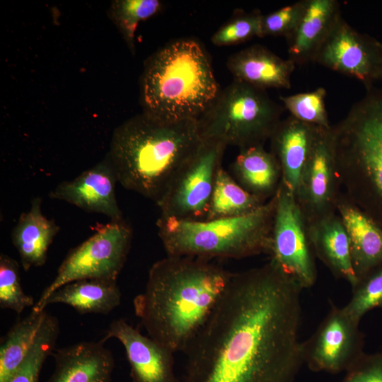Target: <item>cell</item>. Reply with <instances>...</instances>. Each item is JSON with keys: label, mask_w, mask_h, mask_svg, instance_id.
Listing matches in <instances>:
<instances>
[{"label": "cell", "mask_w": 382, "mask_h": 382, "mask_svg": "<svg viewBox=\"0 0 382 382\" xmlns=\"http://www.w3.org/2000/svg\"><path fill=\"white\" fill-rule=\"evenodd\" d=\"M232 170L240 185L265 202L275 195L282 180L279 162L264 146L240 150Z\"/></svg>", "instance_id": "24"}, {"label": "cell", "mask_w": 382, "mask_h": 382, "mask_svg": "<svg viewBox=\"0 0 382 382\" xmlns=\"http://www.w3.org/2000/svg\"><path fill=\"white\" fill-rule=\"evenodd\" d=\"M302 289L270 260L233 272L184 352L179 382H294L304 364Z\"/></svg>", "instance_id": "1"}, {"label": "cell", "mask_w": 382, "mask_h": 382, "mask_svg": "<svg viewBox=\"0 0 382 382\" xmlns=\"http://www.w3.org/2000/svg\"><path fill=\"white\" fill-rule=\"evenodd\" d=\"M19 264L11 257L0 255V307L21 314L35 304L33 296L24 292L20 277Z\"/></svg>", "instance_id": "30"}, {"label": "cell", "mask_w": 382, "mask_h": 382, "mask_svg": "<svg viewBox=\"0 0 382 382\" xmlns=\"http://www.w3.org/2000/svg\"><path fill=\"white\" fill-rule=\"evenodd\" d=\"M226 66L233 80L267 91L290 88L296 65L262 45H254L231 55Z\"/></svg>", "instance_id": "20"}, {"label": "cell", "mask_w": 382, "mask_h": 382, "mask_svg": "<svg viewBox=\"0 0 382 382\" xmlns=\"http://www.w3.org/2000/svg\"><path fill=\"white\" fill-rule=\"evenodd\" d=\"M345 373L341 382H382V352L364 353Z\"/></svg>", "instance_id": "34"}, {"label": "cell", "mask_w": 382, "mask_h": 382, "mask_svg": "<svg viewBox=\"0 0 382 382\" xmlns=\"http://www.w3.org/2000/svg\"><path fill=\"white\" fill-rule=\"evenodd\" d=\"M262 15L259 11L237 13L213 34L211 38L212 44L216 46L233 45L255 37H261Z\"/></svg>", "instance_id": "32"}, {"label": "cell", "mask_w": 382, "mask_h": 382, "mask_svg": "<svg viewBox=\"0 0 382 382\" xmlns=\"http://www.w3.org/2000/svg\"><path fill=\"white\" fill-rule=\"evenodd\" d=\"M117 182L107 157L75 178L57 185L49 194L86 212L102 214L110 221L123 219L115 193Z\"/></svg>", "instance_id": "15"}, {"label": "cell", "mask_w": 382, "mask_h": 382, "mask_svg": "<svg viewBox=\"0 0 382 382\" xmlns=\"http://www.w3.org/2000/svg\"><path fill=\"white\" fill-rule=\"evenodd\" d=\"M101 340L115 338L125 348L132 382H179L174 369V352L141 334L122 318L110 323Z\"/></svg>", "instance_id": "14"}, {"label": "cell", "mask_w": 382, "mask_h": 382, "mask_svg": "<svg viewBox=\"0 0 382 382\" xmlns=\"http://www.w3.org/2000/svg\"><path fill=\"white\" fill-rule=\"evenodd\" d=\"M305 0H301L279 9L262 15L261 37L265 36L289 37L296 27L303 13Z\"/></svg>", "instance_id": "33"}, {"label": "cell", "mask_w": 382, "mask_h": 382, "mask_svg": "<svg viewBox=\"0 0 382 382\" xmlns=\"http://www.w3.org/2000/svg\"><path fill=\"white\" fill-rule=\"evenodd\" d=\"M54 369L45 382H111L115 366L104 342L85 341L55 349Z\"/></svg>", "instance_id": "16"}, {"label": "cell", "mask_w": 382, "mask_h": 382, "mask_svg": "<svg viewBox=\"0 0 382 382\" xmlns=\"http://www.w3.org/2000/svg\"><path fill=\"white\" fill-rule=\"evenodd\" d=\"M336 0H305L298 24L286 38L289 59L295 65L313 62L318 50L341 18Z\"/></svg>", "instance_id": "18"}, {"label": "cell", "mask_w": 382, "mask_h": 382, "mask_svg": "<svg viewBox=\"0 0 382 382\" xmlns=\"http://www.w3.org/2000/svg\"><path fill=\"white\" fill-rule=\"evenodd\" d=\"M202 139L197 121H161L143 112L117 127L107 158L117 182L156 204Z\"/></svg>", "instance_id": "3"}, {"label": "cell", "mask_w": 382, "mask_h": 382, "mask_svg": "<svg viewBox=\"0 0 382 382\" xmlns=\"http://www.w3.org/2000/svg\"><path fill=\"white\" fill-rule=\"evenodd\" d=\"M276 194L254 212L212 220L161 216L158 234L168 256L241 259L270 255Z\"/></svg>", "instance_id": "6"}, {"label": "cell", "mask_w": 382, "mask_h": 382, "mask_svg": "<svg viewBox=\"0 0 382 382\" xmlns=\"http://www.w3.org/2000/svg\"><path fill=\"white\" fill-rule=\"evenodd\" d=\"M219 90L202 45L192 39L176 40L159 49L144 66L143 113L161 121H196Z\"/></svg>", "instance_id": "4"}, {"label": "cell", "mask_w": 382, "mask_h": 382, "mask_svg": "<svg viewBox=\"0 0 382 382\" xmlns=\"http://www.w3.org/2000/svg\"><path fill=\"white\" fill-rule=\"evenodd\" d=\"M375 81H382V42H378L377 64L375 72Z\"/></svg>", "instance_id": "35"}, {"label": "cell", "mask_w": 382, "mask_h": 382, "mask_svg": "<svg viewBox=\"0 0 382 382\" xmlns=\"http://www.w3.org/2000/svg\"><path fill=\"white\" fill-rule=\"evenodd\" d=\"M318 128L290 115L281 120L270 139V151L280 166L281 181L294 195Z\"/></svg>", "instance_id": "19"}, {"label": "cell", "mask_w": 382, "mask_h": 382, "mask_svg": "<svg viewBox=\"0 0 382 382\" xmlns=\"http://www.w3.org/2000/svg\"><path fill=\"white\" fill-rule=\"evenodd\" d=\"M226 147L219 141L202 139L158 202L161 216L183 220L205 219Z\"/></svg>", "instance_id": "9"}, {"label": "cell", "mask_w": 382, "mask_h": 382, "mask_svg": "<svg viewBox=\"0 0 382 382\" xmlns=\"http://www.w3.org/2000/svg\"><path fill=\"white\" fill-rule=\"evenodd\" d=\"M336 211L348 235L357 282L382 265V228L342 191L337 201Z\"/></svg>", "instance_id": "17"}, {"label": "cell", "mask_w": 382, "mask_h": 382, "mask_svg": "<svg viewBox=\"0 0 382 382\" xmlns=\"http://www.w3.org/2000/svg\"><path fill=\"white\" fill-rule=\"evenodd\" d=\"M122 294L117 280L87 279L69 282L55 290L44 309L55 303L72 307L81 314L108 315L120 306Z\"/></svg>", "instance_id": "23"}, {"label": "cell", "mask_w": 382, "mask_h": 382, "mask_svg": "<svg viewBox=\"0 0 382 382\" xmlns=\"http://www.w3.org/2000/svg\"><path fill=\"white\" fill-rule=\"evenodd\" d=\"M48 313L31 312L16 322L1 340L0 382H7L35 344Z\"/></svg>", "instance_id": "25"}, {"label": "cell", "mask_w": 382, "mask_h": 382, "mask_svg": "<svg viewBox=\"0 0 382 382\" xmlns=\"http://www.w3.org/2000/svg\"><path fill=\"white\" fill-rule=\"evenodd\" d=\"M331 126L341 191L382 228V87Z\"/></svg>", "instance_id": "5"}, {"label": "cell", "mask_w": 382, "mask_h": 382, "mask_svg": "<svg viewBox=\"0 0 382 382\" xmlns=\"http://www.w3.org/2000/svg\"><path fill=\"white\" fill-rule=\"evenodd\" d=\"M132 238V230L124 219L98 226L88 238L69 252L31 310L45 311L43 307L47 298L69 282L87 279L117 280Z\"/></svg>", "instance_id": "8"}, {"label": "cell", "mask_w": 382, "mask_h": 382, "mask_svg": "<svg viewBox=\"0 0 382 382\" xmlns=\"http://www.w3.org/2000/svg\"><path fill=\"white\" fill-rule=\"evenodd\" d=\"M326 91L320 87L314 91L280 96L284 109L294 118L317 127H330L325 98Z\"/></svg>", "instance_id": "31"}, {"label": "cell", "mask_w": 382, "mask_h": 382, "mask_svg": "<svg viewBox=\"0 0 382 382\" xmlns=\"http://www.w3.org/2000/svg\"><path fill=\"white\" fill-rule=\"evenodd\" d=\"M379 41L354 29L342 17L318 50L313 62L374 86Z\"/></svg>", "instance_id": "13"}, {"label": "cell", "mask_w": 382, "mask_h": 382, "mask_svg": "<svg viewBox=\"0 0 382 382\" xmlns=\"http://www.w3.org/2000/svg\"><path fill=\"white\" fill-rule=\"evenodd\" d=\"M314 255L337 278L346 280L352 287L357 278L352 266L347 231L337 214H332L307 224Z\"/></svg>", "instance_id": "21"}, {"label": "cell", "mask_w": 382, "mask_h": 382, "mask_svg": "<svg viewBox=\"0 0 382 382\" xmlns=\"http://www.w3.org/2000/svg\"><path fill=\"white\" fill-rule=\"evenodd\" d=\"M359 323L331 302L327 316L315 332L302 342L304 364L315 372L347 371L364 354Z\"/></svg>", "instance_id": "11"}, {"label": "cell", "mask_w": 382, "mask_h": 382, "mask_svg": "<svg viewBox=\"0 0 382 382\" xmlns=\"http://www.w3.org/2000/svg\"><path fill=\"white\" fill-rule=\"evenodd\" d=\"M42 200L35 197L30 209L23 212L11 232L12 243L18 251L24 271L42 266L59 227L42 212Z\"/></svg>", "instance_id": "22"}, {"label": "cell", "mask_w": 382, "mask_h": 382, "mask_svg": "<svg viewBox=\"0 0 382 382\" xmlns=\"http://www.w3.org/2000/svg\"><path fill=\"white\" fill-rule=\"evenodd\" d=\"M162 7L158 0H117L111 5V16L132 53L139 23L157 13Z\"/></svg>", "instance_id": "28"}, {"label": "cell", "mask_w": 382, "mask_h": 382, "mask_svg": "<svg viewBox=\"0 0 382 382\" xmlns=\"http://www.w3.org/2000/svg\"><path fill=\"white\" fill-rule=\"evenodd\" d=\"M59 329L58 319L48 313L35 344L7 382H38L45 360L55 350Z\"/></svg>", "instance_id": "27"}, {"label": "cell", "mask_w": 382, "mask_h": 382, "mask_svg": "<svg viewBox=\"0 0 382 382\" xmlns=\"http://www.w3.org/2000/svg\"><path fill=\"white\" fill-rule=\"evenodd\" d=\"M270 260L303 289L314 285L317 269L307 223L295 195L281 181L276 193Z\"/></svg>", "instance_id": "10"}, {"label": "cell", "mask_w": 382, "mask_h": 382, "mask_svg": "<svg viewBox=\"0 0 382 382\" xmlns=\"http://www.w3.org/2000/svg\"><path fill=\"white\" fill-rule=\"evenodd\" d=\"M352 291L351 299L342 308L352 320L359 323L369 311L382 308V265L359 279Z\"/></svg>", "instance_id": "29"}, {"label": "cell", "mask_w": 382, "mask_h": 382, "mask_svg": "<svg viewBox=\"0 0 382 382\" xmlns=\"http://www.w3.org/2000/svg\"><path fill=\"white\" fill-rule=\"evenodd\" d=\"M331 126L318 127L295 193L296 202L307 224L337 212L341 189Z\"/></svg>", "instance_id": "12"}, {"label": "cell", "mask_w": 382, "mask_h": 382, "mask_svg": "<svg viewBox=\"0 0 382 382\" xmlns=\"http://www.w3.org/2000/svg\"><path fill=\"white\" fill-rule=\"evenodd\" d=\"M233 272L209 260L167 256L151 267L134 313L149 337L184 352L229 284Z\"/></svg>", "instance_id": "2"}, {"label": "cell", "mask_w": 382, "mask_h": 382, "mask_svg": "<svg viewBox=\"0 0 382 382\" xmlns=\"http://www.w3.org/2000/svg\"><path fill=\"white\" fill-rule=\"evenodd\" d=\"M267 202L245 190L221 166L216 175L208 212L204 220L249 214L258 209Z\"/></svg>", "instance_id": "26"}, {"label": "cell", "mask_w": 382, "mask_h": 382, "mask_svg": "<svg viewBox=\"0 0 382 382\" xmlns=\"http://www.w3.org/2000/svg\"><path fill=\"white\" fill-rule=\"evenodd\" d=\"M284 108L267 91L233 80L219 90L196 120L202 139H214L240 150L264 146L281 122Z\"/></svg>", "instance_id": "7"}]
</instances>
